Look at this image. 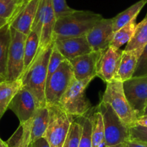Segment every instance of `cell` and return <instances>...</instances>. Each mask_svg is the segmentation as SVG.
Masks as SVG:
<instances>
[{
  "instance_id": "cell-6",
  "label": "cell",
  "mask_w": 147,
  "mask_h": 147,
  "mask_svg": "<svg viewBox=\"0 0 147 147\" xmlns=\"http://www.w3.org/2000/svg\"><path fill=\"white\" fill-rule=\"evenodd\" d=\"M49 110V122L44 137L50 147H63L69 133L71 117L59 105H46Z\"/></svg>"
},
{
  "instance_id": "cell-26",
  "label": "cell",
  "mask_w": 147,
  "mask_h": 147,
  "mask_svg": "<svg viewBox=\"0 0 147 147\" xmlns=\"http://www.w3.org/2000/svg\"><path fill=\"white\" fill-rule=\"evenodd\" d=\"M136 25V20H134L132 22H129L126 25L116 31L114 33L113 38L111 41L110 46L116 48V49H120L124 44L128 43L130 40L132 38V37L134 36Z\"/></svg>"
},
{
  "instance_id": "cell-4",
  "label": "cell",
  "mask_w": 147,
  "mask_h": 147,
  "mask_svg": "<svg viewBox=\"0 0 147 147\" xmlns=\"http://www.w3.org/2000/svg\"><path fill=\"white\" fill-rule=\"evenodd\" d=\"M97 110L102 116L107 146L125 143L129 140L130 127L120 118L108 103L101 101L97 107Z\"/></svg>"
},
{
  "instance_id": "cell-39",
  "label": "cell",
  "mask_w": 147,
  "mask_h": 147,
  "mask_svg": "<svg viewBox=\"0 0 147 147\" xmlns=\"http://www.w3.org/2000/svg\"><path fill=\"white\" fill-rule=\"evenodd\" d=\"M0 147H8L7 145L6 142L2 141L1 138H0Z\"/></svg>"
},
{
  "instance_id": "cell-37",
  "label": "cell",
  "mask_w": 147,
  "mask_h": 147,
  "mask_svg": "<svg viewBox=\"0 0 147 147\" xmlns=\"http://www.w3.org/2000/svg\"><path fill=\"white\" fill-rule=\"evenodd\" d=\"M9 23V21L6 19H4V18H0V28L3 27L4 25H5L6 24Z\"/></svg>"
},
{
  "instance_id": "cell-14",
  "label": "cell",
  "mask_w": 147,
  "mask_h": 147,
  "mask_svg": "<svg viewBox=\"0 0 147 147\" xmlns=\"http://www.w3.org/2000/svg\"><path fill=\"white\" fill-rule=\"evenodd\" d=\"M54 45L65 59L71 60L93 51L86 35L81 37L56 38Z\"/></svg>"
},
{
  "instance_id": "cell-12",
  "label": "cell",
  "mask_w": 147,
  "mask_h": 147,
  "mask_svg": "<svg viewBox=\"0 0 147 147\" xmlns=\"http://www.w3.org/2000/svg\"><path fill=\"white\" fill-rule=\"evenodd\" d=\"M8 108L17 115L20 123H24L33 117L38 107L32 93L22 86L14 96Z\"/></svg>"
},
{
  "instance_id": "cell-13",
  "label": "cell",
  "mask_w": 147,
  "mask_h": 147,
  "mask_svg": "<svg viewBox=\"0 0 147 147\" xmlns=\"http://www.w3.org/2000/svg\"><path fill=\"white\" fill-rule=\"evenodd\" d=\"M102 51H92L87 54L69 60L73 69L74 78L84 80L97 76V66Z\"/></svg>"
},
{
  "instance_id": "cell-9",
  "label": "cell",
  "mask_w": 147,
  "mask_h": 147,
  "mask_svg": "<svg viewBox=\"0 0 147 147\" xmlns=\"http://www.w3.org/2000/svg\"><path fill=\"white\" fill-rule=\"evenodd\" d=\"M124 94L138 117L144 114L147 106V76L132 77L123 82Z\"/></svg>"
},
{
  "instance_id": "cell-31",
  "label": "cell",
  "mask_w": 147,
  "mask_h": 147,
  "mask_svg": "<svg viewBox=\"0 0 147 147\" xmlns=\"http://www.w3.org/2000/svg\"><path fill=\"white\" fill-rule=\"evenodd\" d=\"M147 76V44L144 47L137 62L136 67L133 77H146Z\"/></svg>"
},
{
  "instance_id": "cell-36",
  "label": "cell",
  "mask_w": 147,
  "mask_h": 147,
  "mask_svg": "<svg viewBox=\"0 0 147 147\" xmlns=\"http://www.w3.org/2000/svg\"><path fill=\"white\" fill-rule=\"evenodd\" d=\"M135 125L147 127V115H144L137 118Z\"/></svg>"
},
{
  "instance_id": "cell-42",
  "label": "cell",
  "mask_w": 147,
  "mask_h": 147,
  "mask_svg": "<svg viewBox=\"0 0 147 147\" xmlns=\"http://www.w3.org/2000/svg\"><path fill=\"white\" fill-rule=\"evenodd\" d=\"M147 115V106L146 107L145 110H144V114H143V115Z\"/></svg>"
},
{
  "instance_id": "cell-33",
  "label": "cell",
  "mask_w": 147,
  "mask_h": 147,
  "mask_svg": "<svg viewBox=\"0 0 147 147\" xmlns=\"http://www.w3.org/2000/svg\"><path fill=\"white\" fill-rule=\"evenodd\" d=\"M129 140L147 143V127L134 125L129 128Z\"/></svg>"
},
{
  "instance_id": "cell-5",
  "label": "cell",
  "mask_w": 147,
  "mask_h": 147,
  "mask_svg": "<svg viewBox=\"0 0 147 147\" xmlns=\"http://www.w3.org/2000/svg\"><path fill=\"white\" fill-rule=\"evenodd\" d=\"M102 101L108 103L117 115L129 127L135 125L138 115L128 103L124 94L123 82L118 79L106 83Z\"/></svg>"
},
{
  "instance_id": "cell-16",
  "label": "cell",
  "mask_w": 147,
  "mask_h": 147,
  "mask_svg": "<svg viewBox=\"0 0 147 147\" xmlns=\"http://www.w3.org/2000/svg\"><path fill=\"white\" fill-rule=\"evenodd\" d=\"M41 2L43 6V25L38 52L43 51L53 41V30L56 22L52 0H41Z\"/></svg>"
},
{
  "instance_id": "cell-27",
  "label": "cell",
  "mask_w": 147,
  "mask_h": 147,
  "mask_svg": "<svg viewBox=\"0 0 147 147\" xmlns=\"http://www.w3.org/2000/svg\"><path fill=\"white\" fill-rule=\"evenodd\" d=\"M23 0H0V18L10 21L22 7Z\"/></svg>"
},
{
  "instance_id": "cell-10",
  "label": "cell",
  "mask_w": 147,
  "mask_h": 147,
  "mask_svg": "<svg viewBox=\"0 0 147 147\" xmlns=\"http://www.w3.org/2000/svg\"><path fill=\"white\" fill-rule=\"evenodd\" d=\"M123 51L109 46L103 51L97 66V76L105 83L116 79L122 58Z\"/></svg>"
},
{
  "instance_id": "cell-29",
  "label": "cell",
  "mask_w": 147,
  "mask_h": 147,
  "mask_svg": "<svg viewBox=\"0 0 147 147\" xmlns=\"http://www.w3.org/2000/svg\"><path fill=\"white\" fill-rule=\"evenodd\" d=\"M82 131L79 147H92V121L91 117L82 116Z\"/></svg>"
},
{
  "instance_id": "cell-34",
  "label": "cell",
  "mask_w": 147,
  "mask_h": 147,
  "mask_svg": "<svg viewBox=\"0 0 147 147\" xmlns=\"http://www.w3.org/2000/svg\"><path fill=\"white\" fill-rule=\"evenodd\" d=\"M31 147H50V146L46 138L42 137L31 143Z\"/></svg>"
},
{
  "instance_id": "cell-23",
  "label": "cell",
  "mask_w": 147,
  "mask_h": 147,
  "mask_svg": "<svg viewBox=\"0 0 147 147\" xmlns=\"http://www.w3.org/2000/svg\"><path fill=\"white\" fill-rule=\"evenodd\" d=\"M91 117L92 146V147H107L105 137L104 124L101 113L97 110Z\"/></svg>"
},
{
  "instance_id": "cell-18",
  "label": "cell",
  "mask_w": 147,
  "mask_h": 147,
  "mask_svg": "<svg viewBox=\"0 0 147 147\" xmlns=\"http://www.w3.org/2000/svg\"><path fill=\"white\" fill-rule=\"evenodd\" d=\"M49 122V110L47 106L39 107L32 118L30 141L31 143L42 138L46 133Z\"/></svg>"
},
{
  "instance_id": "cell-15",
  "label": "cell",
  "mask_w": 147,
  "mask_h": 147,
  "mask_svg": "<svg viewBox=\"0 0 147 147\" xmlns=\"http://www.w3.org/2000/svg\"><path fill=\"white\" fill-rule=\"evenodd\" d=\"M40 2V0H30L9 21L10 26L21 33L29 35Z\"/></svg>"
},
{
  "instance_id": "cell-3",
  "label": "cell",
  "mask_w": 147,
  "mask_h": 147,
  "mask_svg": "<svg viewBox=\"0 0 147 147\" xmlns=\"http://www.w3.org/2000/svg\"><path fill=\"white\" fill-rule=\"evenodd\" d=\"M93 78L77 80L75 78L59 101V106L71 116L82 117L85 115L91 107V104L84 92L87 85Z\"/></svg>"
},
{
  "instance_id": "cell-30",
  "label": "cell",
  "mask_w": 147,
  "mask_h": 147,
  "mask_svg": "<svg viewBox=\"0 0 147 147\" xmlns=\"http://www.w3.org/2000/svg\"><path fill=\"white\" fill-rule=\"evenodd\" d=\"M66 60L65 59L64 56L59 51L57 48L55 46L54 42H53V47L52 49L51 54L50 56V59H49V65H48V72H47V80L46 82L49 80L53 74L56 71L59 67L62 62Z\"/></svg>"
},
{
  "instance_id": "cell-32",
  "label": "cell",
  "mask_w": 147,
  "mask_h": 147,
  "mask_svg": "<svg viewBox=\"0 0 147 147\" xmlns=\"http://www.w3.org/2000/svg\"><path fill=\"white\" fill-rule=\"evenodd\" d=\"M52 2L56 20L65 15H69L76 10L67 5L66 0H52Z\"/></svg>"
},
{
  "instance_id": "cell-41",
  "label": "cell",
  "mask_w": 147,
  "mask_h": 147,
  "mask_svg": "<svg viewBox=\"0 0 147 147\" xmlns=\"http://www.w3.org/2000/svg\"><path fill=\"white\" fill-rule=\"evenodd\" d=\"M30 1V0H23V1H22V7H24L25 6V5H26L27 3H28V2H29ZM21 7V8H22Z\"/></svg>"
},
{
  "instance_id": "cell-21",
  "label": "cell",
  "mask_w": 147,
  "mask_h": 147,
  "mask_svg": "<svg viewBox=\"0 0 147 147\" xmlns=\"http://www.w3.org/2000/svg\"><path fill=\"white\" fill-rule=\"evenodd\" d=\"M11 42L9 23L0 28V74L6 78L8 53Z\"/></svg>"
},
{
  "instance_id": "cell-2",
  "label": "cell",
  "mask_w": 147,
  "mask_h": 147,
  "mask_svg": "<svg viewBox=\"0 0 147 147\" xmlns=\"http://www.w3.org/2000/svg\"><path fill=\"white\" fill-rule=\"evenodd\" d=\"M102 18L101 15L91 11L75 10L56 20L53 40L87 35Z\"/></svg>"
},
{
  "instance_id": "cell-43",
  "label": "cell",
  "mask_w": 147,
  "mask_h": 147,
  "mask_svg": "<svg viewBox=\"0 0 147 147\" xmlns=\"http://www.w3.org/2000/svg\"><path fill=\"white\" fill-rule=\"evenodd\" d=\"M28 147H31V144H30V146H28Z\"/></svg>"
},
{
  "instance_id": "cell-20",
  "label": "cell",
  "mask_w": 147,
  "mask_h": 147,
  "mask_svg": "<svg viewBox=\"0 0 147 147\" xmlns=\"http://www.w3.org/2000/svg\"><path fill=\"white\" fill-rule=\"evenodd\" d=\"M147 3V0H140L136 3L131 5L130 7L124 10L123 12L118 14L113 19V31L115 32L122 28L123 27L126 25L129 22L136 19L137 16L143 9L146 4Z\"/></svg>"
},
{
  "instance_id": "cell-17",
  "label": "cell",
  "mask_w": 147,
  "mask_h": 147,
  "mask_svg": "<svg viewBox=\"0 0 147 147\" xmlns=\"http://www.w3.org/2000/svg\"><path fill=\"white\" fill-rule=\"evenodd\" d=\"M144 49H138L132 51H123L121 63L117 74L116 79L123 82L132 78L136 67L137 62Z\"/></svg>"
},
{
  "instance_id": "cell-11",
  "label": "cell",
  "mask_w": 147,
  "mask_h": 147,
  "mask_svg": "<svg viewBox=\"0 0 147 147\" xmlns=\"http://www.w3.org/2000/svg\"><path fill=\"white\" fill-rule=\"evenodd\" d=\"M113 19L102 18L86 35L93 51H103L110 46L114 36Z\"/></svg>"
},
{
  "instance_id": "cell-19",
  "label": "cell",
  "mask_w": 147,
  "mask_h": 147,
  "mask_svg": "<svg viewBox=\"0 0 147 147\" xmlns=\"http://www.w3.org/2000/svg\"><path fill=\"white\" fill-rule=\"evenodd\" d=\"M22 87L21 79L0 83V120L9 107L14 96Z\"/></svg>"
},
{
  "instance_id": "cell-38",
  "label": "cell",
  "mask_w": 147,
  "mask_h": 147,
  "mask_svg": "<svg viewBox=\"0 0 147 147\" xmlns=\"http://www.w3.org/2000/svg\"><path fill=\"white\" fill-rule=\"evenodd\" d=\"M107 147H125V143H122V144H116V145L114 146H110Z\"/></svg>"
},
{
  "instance_id": "cell-22",
  "label": "cell",
  "mask_w": 147,
  "mask_h": 147,
  "mask_svg": "<svg viewBox=\"0 0 147 147\" xmlns=\"http://www.w3.org/2000/svg\"><path fill=\"white\" fill-rule=\"evenodd\" d=\"M32 118L20 126L6 144L8 147H28L31 144L30 132Z\"/></svg>"
},
{
  "instance_id": "cell-40",
  "label": "cell",
  "mask_w": 147,
  "mask_h": 147,
  "mask_svg": "<svg viewBox=\"0 0 147 147\" xmlns=\"http://www.w3.org/2000/svg\"><path fill=\"white\" fill-rule=\"evenodd\" d=\"M7 81L6 78H5L4 76H2V74H0V83H2V82H4Z\"/></svg>"
},
{
  "instance_id": "cell-35",
  "label": "cell",
  "mask_w": 147,
  "mask_h": 147,
  "mask_svg": "<svg viewBox=\"0 0 147 147\" xmlns=\"http://www.w3.org/2000/svg\"><path fill=\"white\" fill-rule=\"evenodd\" d=\"M125 147H147V143L135 140H128L125 142Z\"/></svg>"
},
{
  "instance_id": "cell-1",
  "label": "cell",
  "mask_w": 147,
  "mask_h": 147,
  "mask_svg": "<svg viewBox=\"0 0 147 147\" xmlns=\"http://www.w3.org/2000/svg\"><path fill=\"white\" fill-rule=\"evenodd\" d=\"M53 47V41L43 51L38 52L32 63L21 77L22 86L32 93L38 108L46 106L45 88L48 65Z\"/></svg>"
},
{
  "instance_id": "cell-28",
  "label": "cell",
  "mask_w": 147,
  "mask_h": 147,
  "mask_svg": "<svg viewBox=\"0 0 147 147\" xmlns=\"http://www.w3.org/2000/svg\"><path fill=\"white\" fill-rule=\"evenodd\" d=\"M82 125L80 123L73 122L71 124L69 133L63 147H79L81 139Z\"/></svg>"
},
{
  "instance_id": "cell-25",
  "label": "cell",
  "mask_w": 147,
  "mask_h": 147,
  "mask_svg": "<svg viewBox=\"0 0 147 147\" xmlns=\"http://www.w3.org/2000/svg\"><path fill=\"white\" fill-rule=\"evenodd\" d=\"M40 43V38L34 31L31 30L29 35H27L25 43V61H24V73L29 68L35 59ZM23 73V74H24Z\"/></svg>"
},
{
  "instance_id": "cell-8",
  "label": "cell",
  "mask_w": 147,
  "mask_h": 147,
  "mask_svg": "<svg viewBox=\"0 0 147 147\" xmlns=\"http://www.w3.org/2000/svg\"><path fill=\"white\" fill-rule=\"evenodd\" d=\"M11 42L7 66V81L21 79L24 73L25 43L27 35L21 33L10 26Z\"/></svg>"
},
{
  "instance_id": "cell-7",
  "label": "cell",
  "mask_w": 147,
  "mask_h": 147,
  "mask_svg": "<svg viewBox=\"0 0 147 147\" xmlns=\"http://www.w3.org/2000/svg\"><path fill=\"white\" fill-rule=\"evenodd\" d=\"M74 79L73 69L69 60L62 62L46 84V105H59L61 98Z\"/></svg>"
},
{
  "instance_id": "cell-24",
  "label": "cell",
  "mask_w": 147,
  "mask_h": 147,
  "mask_svg": "<svg viewBox=\"0 0 147 147\" xmlns=\"http://www.w3.org/2000/svg\"><path fill=\"white\" fill-rule=\"evenodd\" d=\"M147 44V17L136 25L132 38L127 43L124 51H132L144 49Z\"/></svg>"
}]
</instances>
